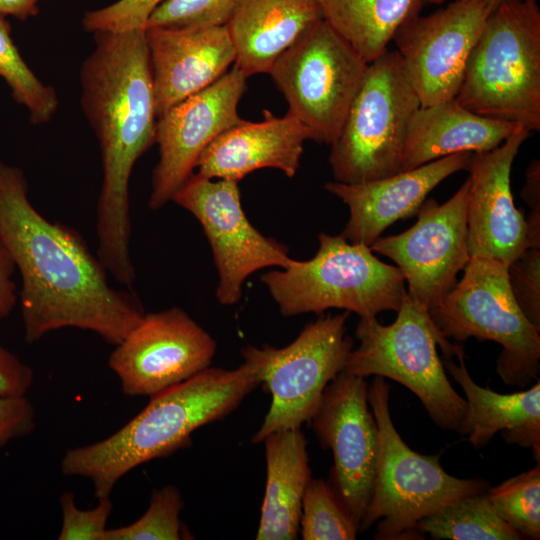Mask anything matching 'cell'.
Here are the masks:
<instances>
[{
  "instance_id": "cell-16",
  "label": "cell",
  "mask_w": 540,
  "mask_h": 540,
  "mask_svg": "<svg viewBox=\"0 0 540 540\" xmlns=\"http://www.w3.org/2000/svg\"><path fill=\"white\" fill-rule=\"evenodd\" d=\"M367 391L364 377L340 372L326 386L308 422L321 447L332 451V487L359 526L372 494L379 456V431Z\"/></svg>"
},
{
  "instance_id": "cell-32",
  "label": "cell",
  "mask_w": 540,
  "mask_h": 540,
  "mask_svg": "<svg viewBox=\"0 0 540 540\" xmlns=\"http://www.w3.org/2000/svg\"><path fill=\"white\" fill-rule=\"evenodd\" d=\"M238 0H164L146 28L156 26H225Z\"/></svg>"
},
{
  "instance_id": "cell-14",
  "label": "cell",
  "mask_w": 540,
  "mask_h": 540,
  "mask_svg": "<svg viewBox=\"0 0 540 540\" xmlns=\"http://www.w3.org/2000/svg\"><path fill=\"white\" fill-rule=\"evenodd\" d=\"M213 337L183 309L145 313L116 345L108 365L128 396L152 397L210 367Z\"/></svg>"
},
{
  "instance_id": "cell-23",
  "label": "cell",
  "mask_w": 540,
  "mask_h": 540,
  "mask_svg": "<svg viewBox=\"0 0 540 540\" xmlns=\"http://www.w3.org/2000/svg\"><path fill=\"white\" fill-rule=\"evenodd\" d=\"M520 127L523 126L478 115L462 107L455 98L421 106L407 132L401 171L453 154L492 150Z\"/></svg>"
},
{
  "instance_id": "cell-19",
  "label": "cell",
  "mask_w": 540,
  "mask_h": 540,
  "mask_svg": "<svg viewBox=\"0 0 540 540\" xmlns=\"http://www.w3.org/2000/svg\"><path fill=\"white\" fill-rule=\"evenodd\" d=\"M157 117L213 84L236 60L226 26L145 29Z\"/></svg>"
},
{
  "instance_id": "cell-10",
  "label": "cell",
  "mask_w": 540,
  "mask_h": 540,
  "mask_svg": "<svg viewBox=\"0 0 540 540\" xmlns=\"http://www.w3.org/2000/svg\"><path fill=\"white\" fill-rule=\"evenodd\" d=\"M348 313L308 323L283 348L248 345L241 349L244 361L253 365L271 394L268 412L252 437L254 444L274 431L301 428L310 421L326 386L342 372L353 349V340L346 334Z\"/></svg>"
},
{
  "instance_id": "cell-4",
  "label": "cell",
  "mask_w": 540,
  "mask_h": 540,
  "mask_svg": "<svg viewBox=\"0 0 540 540\" xmlns=\"http://www.w3.org/2000/svg\"><path fill=\"white\" fill-rule=\"evenodd\" d=\"M455 100L484 117L540 130V8L537 0L496 6L468 58Z\"/></svg>"
},
{
  "instance_id": "cell-2",
  "label": "cell",
  "mask_w": 540,
  "mask_h": 540,
  "mask_svg": "<svg viewBox=\"0 0 540 540\" xmlns=\"http://www.w3.org/2000/svg\"><path fill=\"white\" fill-rule=\"evenodd\" d=\"M94 34L80 70L81 106L99 143L102 183L97 202L96 255L130 288L129 181L137 160L155 143L157 111L145 29Z\"/></svg>"
},
{
  "instance_id": "cell-8",
  "label": "cell",
  "mask_w": 540,
  "mask_h": 540,
  "mask_svg": "<svg viewBox=\"0 0 540 540\" xmlns=\"http://www.w3.org/2000/svg\"><path fill=\"white\" fill-rule=\"evenodd\" d=\"M428 313L447 340L464 343L476 338L500 344L496 372L505 384L523 388L538 379L540 332L513 296L507 265L471 258L462 279Z\"/></svg>"
},
{
  "instance_id": "cell-30",
  "label": "cell",
  "mask_w": 540,
  "mask_h": 540,
  "mask_svg": "<svg viewBox=\"0 0 540 540\" xmlns=\"http://www.w3.org/2000/svg\"><path fill=\"white\" fill-rule=\"evenodd\" d=\"M498 514L523 539L540 538V465L487 490Z\"/></svg>"
},
{
  "instance_id": "cell-25",
  "label": "cell",
  "mask_w": 540,
  "mask_h": 540,
  "mask_svg": "<svg viewBox=\"0 0 540 540\" xmlns=\"http://www.w3.org/2000/svg\"><path fill=\"white\" fill-rule=\"evenodd\" d=\"M265 447L266 487L255 539L296 540L302 499L311 480L307 439L301 428L270 433Z\"/></svg>"
},
{
  "instance_id": "cell-1",
  "label": "cell",
  "mask_w": 540,
  "mask_h": 540,
  "mask_svg": "<svg viewBox=\"0 0 540 540\" xmlns=\"http://www.w3.org/2000/svg\"><path fill=\"white\" fill-rule=\"evenodd\" d=\"M0 242L21 277L18 299L27 343L73 327L117 345L144 316L134 293L109 285L106 268L81 234L39 213L23 171L2 161Z\"/></svg>"
},
{
  "instance_id": "cell-35",
  "label": "cell",
  "mask_w": 540,
  "mask_h": 540,
  "mask_svg": "<svg viewBox=\"0 0 540 540\" xmlns=\"http://www.w3.org/2000/svg\"><path fill=\"white\" fill-rule=\"evenodd\" d=\"M62 527L59 540H104L107 522L113 504L110 497L98 499L89 510H81L75 504L74 494L65 492L60 497Z\"/></svg>"
},
{
  "instance_id": "cell-36",
  "label": "cell",
  "mask_w": 540,
  "mask_h": 540,
  "mask_svg": "<svg viewBox=\"0 0 540 540\" xmlns=\"http://www.w3.org/2000/svg\"><path fill=\"white\" fill-rule=\"evenodd\" d=\"M36 412L26 396L0 397V447L35 428Z\"/></svg>"
},
{
  "instance_id": "cell-31",
  "label": "cell",
  "mask_w": 540,
  "mask_h": 540,
  "mask_svg": "<svg viewBox=\"0 0 540 540\" xmlns=\"http://www.w3.org/2000/svg\"><path fill=\"white\" fill-rule=\"evenodd\" d=\"M184 501L180 491L166 485L153 492L146 512L130 525L107 529L104 540L186 539L180 512Z\"/></svg>"
},
{
  "instance_id": "cell-11",
  "label": "cell",
  "mask_w": 540,
  "mask_h": 540,
  "mask_svg": "<svg viewBox=\"0 0 540 540\" xmlns=\"http://www.w3.org/2000/svg\"><path fill=\"white\" fill-rule=\"evenodd\" d=\"M368 64L324 19L308 29L273 63L270 74L288 112L332 144L338 137Z\"/></svg>"
},
{
  "instance_id": "cell-13",
  "label": "cell",
  "mask_w": 540,
  "mask_h": 540,
  "mask_svg": "<svg viewBox=\"0 0 540 540\" xmlns=\"http://www.w3.org/2000/svg\"><path fill=\"white\" fill-rule=\"evenodd\" d=\"M469 180L446 202L426 199L406 231L375 240L370 249L395 262L408 294L422 307L435 306L457 283L470 260L467 204Z\"/></svg>"
},
{
  "instance_id": "cell-5",
  "label": "cell",
  "mask_w": 540,
  "mask_h": 540,
  "mask_svg": "<svg viewBox=\"0 0 540 540\" xmlns=\"http://www.w3.org/2000/svg\"><path fill=\"white\" fill-rule=\"evenodd\" d=\"M395 321L379 323L376 317L360 318L343 372L392 379L414 393L433 422L443 430L466 436L467 403L447 378L437 353L456 356L463 348L441 336L428 310L405 292Z\"/></svg>"
},
{
  "instance_id": "cell-22",
  "label": "cell",
  "mask_w": 540,
  "mask_h": 540,
  "mask_svg": "<svg viewBox=\"0 0 540 540\" xmlns=\"http://www.w3.org/2000/svg\"><path fill=\"white\" fill-rule=\"evenodd\" d=\"M323 19L317 0H238L226 23L234 65L249 77L267 73L275 60Z\"/></svg>"
},
{
  "instance_id": "cell-24",
  "label": "cell",
  "mask_w": 540,
  "mask_h": 540,
  "mask_svg": "<svg viewBox=\"0 0 540 540\" xmlns=\"http://www.w3.org/2000/svg\"><path fill=\"white\" fill-rule=\"evenodd\" d=\"M459 363L443 357L444 368L463 389L467 403L466 436L477 449L496 433L509 444L530 448L540 459V381L528 390L500 394L481 387L471 378L464 361V348L456 354Z\"/></svg>"
},
{
  "instance_id": "cell-18",
  "label": "cell",
  "mask_w": 540,
  "mask_h": 540,
  "mask_svg": "<svg viewBox=\"0 0 540 540\" xmlns=\"http://www.w3.org/2000/svg\"><path fill=\"white\" fill-rule=\"evenodd\" d=\"M518 128L496 148L471 153L467 204L468 250L471 258H487L509 266L526 249V220L511 192L513 161L530 136Z\"/></svg>"
},
{
  "instance_id": "cell-40",
  "label": "cell",
  "mask_w": 540,
  "mask_h": 540,
  "mask_svg": "<svg viewBox=\"0 0 540 540\" xmlns=\"http://www.w3.org/2000/svg\"><path fill=\"white\" fill-rule=\"evenodd\" d=\"M39 0H0V16L25 20L39 12Z\"/></svg>"
},
{
  "instance_id": "cell-7",
  "label": "cell",
  "mask_w": 540,
  "mask_h": 540,
  "mask_svg": "<svg viewBox=\"0 0 540 540\" xmlns=\"http://www.w3.org/2000/svg\"><path fill=\"white\" fill-rule=\"evenodd\" d=\"M310 260H294L287 268L261 276L284 316L321 314L338 308L360 318L383 311L397 312L406 292L397 266L378 259L369 246L340 235L321 233Z\"/></svg>"
},
{
  "instance_id": "cell-29",
  "label": "cell",
  "mask_w": 540,
  "mask_h": 540,
  "mask_svg": "<svg viewBox=\"0 0 540 540\" xmlns=\"http://www.w3.org/2000/svg\"><path fill=\"white\" fill-rule=\"evenodd\" d=\"M299 532L303 540H354L359 525L332 485L311 478L302 499Z\"/></svg>"
},
{
  "instance_id": "cell-6",
  "label": "cell",
  "mask_w": 540,
  "mask_h": 540,
  "mask_svg": "<svg viewBox=\"0 0 540 540\" xmlns=\"http://www.w3.org/2000/svg\"><path fill=\"white\" fill-rule=\"evenodd\" d=\"M390 386L375 376L367 399L379 431V456L372 494L359 532L377 523L375 539H422L417 524L452 502L487 492L484 479L449 475L440 455L413 451L396 430L389 408Z\"/></svg>"
},
{
  "instance_id": "cell-37",
  "label": "cell",
  "mask_w": 540,
  "mask_h": 540,
  "mask_svg": "<svg viewBox=\"0 0 540 540\" xmlns=\"http://www.w3.org/2000/svg\"><path fill=\"white\" fill-rule=\"evenodd\" d=\"M33 378L32 369L0 344V397L26 396Z\"/></svg>"
},
{
  "instance_id": "cell-34",
  "label": "cell",
  "mask_w": 540,
  "mask_h": 540,
  "mask_svg": "<svg viewBox=\"0 0 540 540\" xmlns=\"http://www.w3.org/2000/svg\"><path fill=\"white\" fill-rule=\"evenodd\" d=\"M508 279L518 306L540 332V248H526L508 266Z\"/></svg>"
},
{
  "instance_id": "cell-9",
  "label": "cell",
  "mask_w": 540,
  "mask_h": 540,
  "mask_svg": "<svg viewBox=\"0 0 540 540\" xmlns=\"http://www.w3.org/2000/svg\"><path fill=\"white\" fill-rule=\"evenodd\" d=\"M420 100L396 50L369 63L338 137L330 144L335 181L360 184L401 172Z\"/></svg>"
},
{
  "instance_id": "cell-12",
  "label": "cell",
  "mask_w": 540,
  "mask_h": 540,
  "mask_svg": "<svg viewBox=\"0 0 540 540\" xmlns=\"http://www.w3.org/2000/svg\"><path fill=\"white\" fill-rule=\"evenodd\" d=\"M172 201L201 224L210 243L219 275L216 297L234 305L252 273L266 267H289L294 261L285 245L261 234L248 220L238 182L205 178L193 173Z\"/></svg>"
},
{
  "instance_id": "cell-39",
  "label": "cell",
  "mask_w": 540,
  "mask_h": 540,
  "mask_svg": "<svg viewBox=\"0 0 540 540\" xmlns=\"http://www.w3.org/2000/svg\"><path fill=\"white\" fill-rule=\"evenodd\" d=\"M522 198L531 209H540V164L533 160L526 171V184L523 187Z\"/></svg>"
},
{
  "instance_id": "cell-15",
  "label": "cell",
  "mask_w": 540,
  "mask_h": 540,
  "mask_svg": "<svg viewBox=\"0 0 540 540\" xmlns=\"http://www.w3.org/2000/svg\"><path fill=\"white\" fill-rule=\"evenodd\" d=\"M247 78L233 65L213 84L157 117L155 143L159 160L152 172L150 209L158 210L172 201L210 143L243 120L238 105L247 89Z\"/></svg>"
},
{
  "instance_id": "cell-38",
  "label": "cell",
  "mask_w": 540,
  "mask_h": 540,
  "mask_svg": "<svg viewBox=\"0 0 540 540\" xmlns=\"http://www.w3.org/2000/svg\"><path fill=\"white\" fill-rule=\"evenodd\" d=\"M14 270L9 253L0 242V319L7 317L18 301L16 285L12 279Z\"/></svg>"
},
{
  "instance_id": "cell-28",
  "label": "cell",
  "mask_w": 540,
  "mask_h": 540,
  "mask_svg": "<svg viewBox=\"0 0 540 540\" xmlns=\"http://www.w3.org/2000/svg\"><path fill=\"white\" fill-rule=\"evenodd\" d=\"M0 77L8 85L13 99L27 109L32 124L42 125L53 118L59 106L56 91L44 84L25 63L3 16H0Z\"/></svg>"
},
{
  "instance_id": "cell-3",
  "label": "cell",
  "mask_w": 540,
  "mask_h": 540,
  "mask_svg": "<svg viewBox=\"0 0 540 540\" xmlns=\"http://www.w3.org/2000/svg\"><path fill=\"white\" fill-rule=\"evenodd\" d=\"M260 384L246 361L230 370L208 367L150 397L140 413L108 438L67 450L61 472L88 478L97 499L110 497L129 471L188 447L196 429L228 416Z\"/></svg>"
},
{
  "instance_id": "cell-33",
  "label": "cell",
  "mask_w": 540,
  "mask_h": 540,
  "mask_svg": "<svg viewBox=\"0 0 540 540\" xmlns=\"http://www.w3.org/2000/svg\"><path fill=\"white\" fill-rule=\"evenodd\" d=\"M164 0H118L105 7L87 11L83 28L91 33L145 29L152 12Z\"/></svg>"
},
{
  "instance_id": "cell-26",
  "label": "cell",
  "mask_w": 540,
  "mask_h": 540,
  "mask_svg": "<svg viewBox=\"0 0 540 540\" xmlns=\"http://www.w3.org/2000/svg\"><path fill=\"white\" fill-rule=\"evenodd\" d=\"M332 28L371 63L388 50L398 29L418 15L423 0H317Z\"/></svg>"
},
{
  "instance_id": "cell-41",
  "label": "cell",
  "mask_w": 540,
  "mask_h": 540,
  "mask_svg": "<svg viewBox=\"0 0 540 540\" xmlns=\"http://www.w3.org/2000/svg\"><path fill=\"white\" fill-rule=\"evenodd\" d=\"M428 3H432V4H442V3H445V2H450V1H454V0H424ZM482 1H486L490 4H492L493 6H498L499 4L503 3V2H506V1H510V0H482Z\"/></svg>"
},
{
  "instance_id": "cell-27",
  "label": "cell",
  "mask_w": 540,
  "mask_h": 540,
  "mask_svg": "<svg viewBox=\"0 0 540 540\" xmlns=\"http://www.w3.org/2000/svg\"><path fill=\"white\" fill-rule=\"evenodd\" d=\"M417 529L433 539L519 540L523 537L494 510L487 492L460 498L420 520Z\"/></svg>"
},
{
  "instance_id": "cell-21",
  "label": "cell",
  "mask_w": 540,
  "mask_h": 540,
  "mask_svg": "<svg viewBox=\"0 0 540 540\" xmlns=\"http://www.w3.org/2000/svg\"><path fill=\"white\" fill-rule=\"evenodd\" d=\"M263 114V120H242L213 140L201 154L196 173L239 182L255 170L275 168L294 177L311 133L289 112L276 116L265 110Z\"/></svg>"
},
{
  "instance_id": "cell-17",
  "label": "cell",
  "mask_w": 540,
  "mask_h": 540,
  "mask_svg": "<svg viewBox=\"0 0 540 540\" xmlns=\"http://www.w3.org/2000/svg\"><path fill=\"white\" fill-rule=\"evenodd\" d=\"M495 8L482 0H454L405 22L394 35L397 52L421 106L455 98L470 53Z\"/></svg>"
},
{
  "instance_id": "cell-20",
  "label": "cell",
  "mask_w": 540,
  "mask_h": 540,
  "mask_svg": "<svg viewBox=\"0 0 540 540\" xmlns=\"http://www.w3.org/2000/svg\"><path fill=\"white\" fill-rule=\"evenodd\" d=\"M471 153H458L411 170L360 184L327 182L325 189L349 208L341 235L351 243L371 246L386 228L416 215L428 194L452 174L467 170Z\"/></svg>"
}]
</instances>
